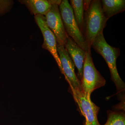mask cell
<instances>
[{"instance_id":"11","label":"cell","mask_w":125,"mask_h":125,"mask_svg":"<svg viewBox=\"0 0 125 125\" xmlns=\"http://www.w3.org/2000/svg\"><path fill=\"white\" fill-rule=\"evenodd\" d=\"M102 9L107 19L125 10V0H102Z\"/></svg>"},{"instance_id":"14","label":"cell","mask_w":125,"mask_h":125,"mask_svg":"<svg viewBox=\"0 0 125 125\" xmlns=\"http://www.w3.org/2000/svg\"><path fill=\"white\" fill-rule=\"evenodd\" d=\"M13 4V1L11 0H0V16L10 12Z\"/></svg>"},{"instance_id":"5","label":"cell","mask_w":125,"mask_h":125,"mask_svg":"<svg viewBox=\"0 0 125 125\" xmlns=\"http://www.w3.org/2000/svg\"><path fill=\"white\" fill-rule=\"evenodd\" d=\"M61 1L57 0L52 4L45 16L47 25L55 35L57 44L64 46L69 36L65 30L59 10Z\"/></svg>"},{"instance_id":"3","label":"cell","mask_w":125,"mask_h":125,"mask_svg":"<svg viewBox=\"0 0 125 125\" xmlns=\"http://www.w3.org/2000/svg\"><path fill=\"white\" fill-rule=\"evenodd\" d=\"M106 81L97 70L92 59L91 50L86 51L83 77L80 81L82 92L85 97L91 99L92 92L97 89L104 86Z\"/></svg>"},{"instance_id":"6","label":"cell","mask_w":125,"mask_h":125,"mask_svg":"<svg viewBox=\"0 0 125 125\" xmlns=\"http://www.w3.org/2000/svg\"><path fill=\"white\" fill-rule=\"evenodd\" d=\"M81 114L85 118L84 125H101L98 120L99 108L85 97L82 92L69 88Z\"/></svg>"},{"instance_id":"12","label":"cell","mask_w":125,"mask_h":125,"mask_svg":"<svg viewBox=\"0 0 125 125\" xmlns=\"http://www.w3.org/2000/svg\"><path fill=\"white\" fill-rule=\"evenodd\" d=\"M70 5L72 8L76 22L83 36L84 31V1L83 0H70Z\"/></svg>"},{"instance_id":"9","label":"cell","mask_w":125,"mask_h":125,"mask_svg":"<svg viewBox=\"0 0 125 125\" xmlns=\"http://www.w3.org/2000/svg\"><path fill=\"white\" fill-rule=\"evenodd\" d=\"M64 47L78 69L77 77L80 82L83 77V67L86 51L79 46L69 36Z\"/></svg>"},{"instance_id":"10","label":"cell","mask_w":125,"mask_h":125,"mask_svg":"<svg viewBox=\"0 0 125 125\" xmlns=\"http://www.w3.org/2000/svg\"><path fill=\"white\" fill-rule=\"evenodd\" d=\"M57 0H20L19 2L28 8L31 14L45 16Z\"/></svg>"},{"instance_id":"7","label":"cell","mask_w":125,"mask_h":125,"mask_svg":"<svg viewBox=\"0 0 125 125\" xmlns=\"http://www.w3.org/2000/svg\"><path fill=\"white\" fill-rule=\"evenodd\" d=\"M36 23L40 28L43 38L42 48L47 50L53 56L58 65L62 73L63 70L57 50V42L55 37L47 25L45 16L38 15L34 16Z\"/></svg>"},{"instance_id":"4","label":"cell","mask_w":125,"mask_h":125,"mask_svg":"<svg viewBox=\"0 0 125 125\" xmlns=\"http://www.w3.org/2000/svg\"><path fill=\"white\" fill-rule=\"evenodd\" d=\"M59 9L67 35L81 48L86 51H88V49L83 36L76 22L72 8L68 0H62Z\"/></svg>"},{"instance_id":"13","label":"cell","mask_w":125,"mask_h":125,"mask_svg":"<svg viewBox=\"0 0 125 125\" xmlns=\"http://www.w3.org/2000/svg\"><path fill=\"white\" fill-rule=\"evenodd\" d=\"M104 125H125V115L122 112L108 111L107 120Z\"/></svg>"},{"instance_id":"8","label":"cell","mask_w":125,"mask_h":125,"mask_svg":"<svg viewBox=\"0 0 125 125\" xmlns=\"http://www.w3.org/2000/svg\"><path fill=\"white\" fill-rule=\"evenodd\" d=\"M57 50L65 79L70 88L82 92L80 82L75 72L74 65L64 46L57 43Z\"/></svg>"},{"instance_id":"2","label":"cell","mask_w":125,"mask_h":125,"mask_svg":"<svg viewBox=\"0 0 125 125\" xmlns=\"http://www.w3.org/2000/svg\"><path fill=\"white\" fill-rule=\"evenodd\" d=\"M92 47L101 55L106 62L111 73V78L116 85L117 92L125 90V83L120 77L116 67L117 59L120 53V49L112 47L107 43L103 31L97 36Z\"/></svg>"},{"instance_id":"1","label":"cell","mask_w":125,"mask_h":125,"mask_svg":"<svg viewBox=\"0 0 125 125\" xmlns=\"http://www.w3.org/2000/svg\"><path fill=\"white\" fill-rule=\"evenodd\" d=\"M83 37L88 50H91L97 36L103 32L108 20L104 14L101 0H83Z\"/></svg>"}]
</instances>
